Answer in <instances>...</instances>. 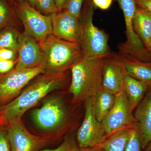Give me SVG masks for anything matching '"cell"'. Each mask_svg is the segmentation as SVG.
<instances>
[{
    "label": "cell",
    "instance_id": "1",
    "mask_svg": "<svg viewBox=\"0 0 151 151\" xmlns=\"http://www.w3.org/2000/svg\"><path fill=\"white\" fill-rule=\"evenodd\" d=\"M66 78V72H45L38 76L14 100L0 108V121L3 127L22 119L26 112L36 106L49 94L60 89Z\"/></svg>",
    "mask_w": 151,
    "mask_h": 151
},
{
    "label": "cell",
    "instance_id": "2",
    "mask_svg": "<svg viewBox=\"0 0 151 151\" xmlns=\"http://www.w3.org/2000/svg\"><path fill=\"white\" fill-rule=\"evenodd\" d=\"M105 58L83 57L71 68V80L68 91L72 96V105H79L95 97L102 87Z\"/></svg>",
    "mask_w": 151,
    "mask_h": 151
},
{
    "label": "cell",
    "instance_id": "3",
    "mask_svg": "<svg viewBox=\"0 0 151 151\" xmlns=\"http://www.w3.org/2000/svg\"><path fill=\"white\" fill-rule=\"evenodd\" d=\"M70 108L65 97L60 94L47 96L40 108L32 112L31 117L35 127L45 135L56 138L68 129L71 122Z\"/></svg>",
    "mask_w": 151,
    "mask_h": 151
},
{
    "label": "cell",
    "instance_id": "4",
    "mask_svg": "<svg viewBox=\"0 0 151 151\" xmlns=\"http://www.w3.org/2000/svg\"><path fill=\"white\" fill-rule=\"evenodd\" d=\"M39 43L40 66L45 72H66L83 58L78 43L63 40L52 34Z\"/></svg>",
    "mask_w": 151,
    "mask_h": 151
},
{
    "label": "cell",
    "instance_id": "5",
    "mask_svg": "<svg viewBox=\"0 0 151 151\" xmlns=\"http://www.w3.org/2000/svg\"><path fill=\"white\" fill-rule=\"evenodd\" d=\"M94 4L91 0H86L80 18L81 31L78 44L83 57H106L112 53L108 45L109 35L93 23Z\"/></svg>",
    "mask_w": 151,
    "mask_h": 151
},
{
    "label": "cell",
    "instance_id": "6",
    "mask_svg": "<svg viewBox=\"0 0 151 151\" xmlns=\"http://www.w3.org/2000/svg\"><path fill=\"white\" fill-rule=\"evenodd\" d=\"M45 72L40 66L31 69L14 67L7 73H0V108L14 100L33 79Z\"/></svg>",
    "mask_w": 151,
    "mask_h": 151
},
{
    "label": "cell",
    "instance_id": "7",
    "mask_svg": "<svg viewBox=\"0 0 151 151\" xmlns=\"http://www.w3.org/2000/svg\"><path fill=\"white\" fill-rule=\"evenodd\" d=\"M122 9L126 26V40L118 46L119 52L146 62H151L148 52L133 27V19L137 5L135 0H116Z\"/></svg>",
    "mask_w": 151,
    "mask_h": 151
},
{
    "label": "cell",
    "instance_id": "8",
    "mask_svg": "<svg viewBox=\"0 0 151 151\" xmlns=\"http://www.w3.org/2000/svg\"><path fill=\"white\" fill-rule=\"evenodd\" d=\"M94 102V97L84 102V118L76 134V140L79 149L101 147L108 138L103 123L95 116Z\"/></svg>",
    "mask_w": 151,
    "mask_h": 151
},
{
    "label": "cell",
    "instance_id": "9",
    "mask_svg": "<svg viewBox=\"0 0 151 151\" xmlns=\"http://www.w3.org/2000/svg\"><path fill=\"white\" fill-rule=\"evenodd\" d=\"M4 127L11 151H40L55 139L47 135L33 134L25 126L22 119L11 122Z\"/></svg>",
    "mask_w": 151,
    "mask_h": 151
},
{
    "label": "cell",
    "instance_id": "10",
    "mask_svg": "<svg viewBox=\"0 0 151 151\" xmlns=\"http://www.w3.org/2000/svg\"><path fill=\"white\" fill-rule=\"evenodd\" d=\"M133 112L123 84L120 91L116 94L114 105L102 122L108 137L119 131L132 128L137 124Z\"/></svg>",
    "mask_w": 151,
    "mask_h": 151
},
{
    "label": "cell",
    "instance_id": "11",
    "mask_svg": "<svg viewBox=\"0 0 151 151\" xmlns=\"http://www.w3.org/2000/svg\"><path fill=\"white\" fill-rule=\"evenodd\" d=\"M17 12L24 26V32L38 42L40 43L52 34L51 17L42 14L28 3H20Z\"/></svg>",
    "mask_w": 151,
    "mask_h": 151
},
{
    "label": "cell",
    "instance_id": "12",
    "mask_svg": "<svg viewBox=\"0 0 151 151\" xmlns=\"http://www.w3.org/2000/svg\"><path fill=\"white\" fill-rule=\"evenodd\" d=\"M52 34L63 40L78 43L81 31L80 19L64 11L51 14Z\"/></svg>",
    "mask_w": 151,
    "mask_h": 151
},
{
    "label": "cell",
    "instance_id": "13",
    "mask_svg": "<svg viewBox=\"0 0 151 151\" xmlns=\"http://www.w3.org/2000/svg\"><path fill=\"white\" fill-rule=\"evenodd\" d=\"M17 53L15 67L26 69L41 67V52L39 42L25 32L20 35Z\"/></svg>",
    "mask_w": 151,
    "mask_h": 151
},
{
    "label": "cell",
    "instance_id": "14",
    "mask_svg": "<svg viewBox=\"0 0 151 151\" xmlns=\"http://www.w3.org/2000/svg\"><path fill=\"white\" fill-rule=\"evenodd\" d=\"M127 74L121 61L113 53L106 57L103 65L102 86L116 94L122 88Z\"/></svg>",
    "mask_w": 151,
    "mask_h": 151
},
{
    "label": "cell",
    "instance_id": "15",
    "mask_svg": "<svg viewBox=\"0 0 151 151\" xmlns=\"http://www.w3.org/2000/svg\"><path fill=\"white\" fill-rule=\"evenodd\" d=\"M134 111L144 149L151 140V86Z\"/></svg>",
    "mask_w": 151,
    "mask_h": 151
},
{
    "label": "cell",
    "instance_id": "16",
    "mask_svg": "<svg viewBox=\"0 0 151 151\" xmlns=\"http://www.w3.org/2000/svg\"><path fill=\"white\" fill-rule=\"evenodd\" d=\"M131 77L151 86V62H146L121 52L113 53Z\"/></svg>",
    "mask_w": 151,
    "mask_h": 151
},
{
    "label": "cell",
    "instance_id": "17",
    "mask_svg": "<svg viewBox=\"0 0 151 151\" xmlns=\"http://www.w3.org/2000/svg\"><path fill=\"white\" fill-rule=\"evenodd\" d=\"M133 27L148 51L151 41V14L137 6L133 19Z\"/></svg>",
    "mask_w": 151,
    "mask_h": 151
},
{
    "label": "cell",
    "instance_id": "18",
    "mask_svg": "<svg viewBox=\"0 0 151 151\" xmlns=\"http://www.w3.org/2000/svg\"><path fill=\"white\" fill-rule=\"evenodd\" d=\"M150 86L146 83L133 78L127 73L126 74L123 88L133 111L142 100Z\"/></svg>",
    "mask_w": 151,
    "mask_h": 151
},
{
    "label": "cell",
    "instance_id": "19",
    "mask_svg": "<svg viewBox=\"0 0 151 151\" xmlns=\"http://www.w3.org/2000/svg\"><path fill=\"white\" fill-rule=\"evenodd\" d=\"M116 94L101 87L94 97V110L95 116L99 122L111 111L116 101Z\"/></svg>",
    "mask_w": 151,
    "mask_h": 151
},
{
    "label": "cell",
    "instance_id": "20",
    "mask_svg": "<svg viewBox=\"0 0 151 151\" xmlns=\"http://www.w3.org/2000/svg\"><path fill=\"white\" fill-rule=\"evenodd\" d=\"M131 128L121 130L109 136L101 147L104 151H125Z\"/></svg>",
    "mask_w": 151,
    "mask_h": 151
},
{
    "label": "cell",
    "instance_id": "21",
    "mask_svg": "<svg viewBox=\"0 0 151 151\" xmlns=\"http://www.w3.org/2000/svg\"><path fill=\"white\" fill-rule=\"evenodd\" d=\"M19 36L18 32L13 28H5L0 31V48L9 49L17 52Z\"/></svg>",
    "mask_w": 151,
    "mask_h": 151
},
{
    "label": "cell",
    "instance_id": "22",
    "mask_svg": "<svg viewBox=\"0 0 151 151\" xmlns=\"http://www.w3.org/2000/svg\"><path fill=\"white\" fill-rule=\"evenodd\" d=\"M140 132L137 123L130 129L129 141L125 151H143Z\"/></svg>",
    "mask_w": 151,
    "mask_h": 151
},
{
    "label": "cell",
    "instance_id": "23",
    "mask_svg": "<svg viewBox=\"0 0 151 151\" xmlns=\"http://www.w3.org/2000/svg\"><path fill=\"white\" fill-rule=\"evenodd\" d=\"M75 136L69 134L58 147L53 149H42L40 151H79Z\"/></svg>",
    "mask_w": 151,
    "mask_h": 151
},
{
    "label": "cell",
    "instance_id": "24",
    "mask_svg": "<svg viewBox=\"0 0 151 151\" xmlns=\"http://www.w3.org/2000/svg\"><path fill=\"white\" fill-rule=\"evenodd\" d=\"M12 19L10 10L5 0H0V31L9 27Z\"/></svg>",
    "mask_w": 151,
    "mask_h": 151
},
{
    "label": "cell",
    "instance_id": "25",
    "mask_svg": "<svg viewBox=\"0 0 151 151\" xmlns=\"http://www.w3.org/2000/svg\"><path fill=\"white\" fill-rule=\"evenodd\" d=\"M85 0H66L63 9L64 11L80 19L82 5Z\"/></svg>",
    "mask_w": 151,
    "mask_h": 151
},
{
    "label": "cell",
    "instance_id": "26",
    "mask_svg": "<svg viewBox=\"0 0 151 151\" xmlns=\"http://www.w3.org/2000/svg\"><path fill=\"white\" fill-rule=\"evenodd\" d=\"M35 6L42 12L46 14L59 12L54 0H37Z\"/></svg>",
    "mask_w": 151,
    "mask_h": 151
},
{
    "label": "cell",
    "instance_id": "27",
    "mask_svg": "<svg viewBox=\"0 0 151 151\" xmlns=\"http://www.w3.org/2000/svg\"><path fill=\"white\" fill-rule=\"evenodd\" d=\"M0 151H11L7 132L4 127L0 131Z\"/></svg>",
    "mask_w": 151,
    "mask_h": 151
},
{
    "label": "cell",
    "instance_id": "28",
    "mask_svg": "<svg viewBox=\"0 0 151 151\" xmlns=\"http://www.w3.org/2000/svg\"><path fill=\"white\" fill-rule=\"evenodd\" d=\"M17 60H9L0 58V73H5L11 71L16 65Z\"/></svg>",
    "mask_w": 151,
    "mask_h": 151
},
{
    "label": "cell",
    "instance_id": "29",
    "mask_svg": "<svg viewBox=\"0 0 151 151\" xmlns=\"http://www.w3.org/2000/svg\"><path fill=\"white\" fill-rule=\"evenodd\" d=\"M17 52L6 48H0V58L9 60H17Z\"/></svg>",
    "mask_w": 151,
    "mask_h": 151
},
{
    "label": "cell",
    "instance_id": "30",
    "mask_svg": "<svg viewBox=\"0 0 151 151\" xmlns=\"http://www.w3.org/2000/svg\"><path fill=\"white\" fill-rule=\"evenodd\" d=\"M95 6L102 10H107L112 4L113 0H91Z\"/></svg>",
    "mask_w": 151,
    "mask_h": 151
},
{
    "label": "cell",
    "instance_id": "31",
    "mask_svg": "<svg viewBox=\"0 0 151 151\" xmlns=\"http://www.w3.org/2000/svg\"><path fill=\"white\" fill-rule=\"evenodd\" d=\"M137 6L151 14V0H135Z\"/></svg>",
    "mask_w": 151,
    "mask_h": 151
},
{
    "label": "cell",
    "instance_id": "32",
    "mask_svg": "<svg viewBox=\"0 0 151 151\" xmlns=\"http://www.w3.org/2000/svg\"><path fill=\"white\" fill-rule=\"evenodd\" d=\"M55 5L59 12L63 9L66 0H54Z\"/></svg>",
    "mask_w": 151,
    "mask_h": 151
},
{
    "label": "cell",
    "instance_id": "33",
    "mask_svg": "<svg viewBox=\"0 0 151 151\" xmlns=\"http://www.w3.org/2000/svg\"><path fill=\"white\" fill-rule=\"evenodd\" d=\"M79 151H104L100 147H88L85 148L80 149Z\"/></svg>",
    "mask_w": 151,
    "mask_h": 151
},
{
    "label": "cell",
    "instance_id": "34",
    "mask_svg": "<svg viewBox=\"0 0 151 151\" xmlns=\"http://www.w3.org/2000/svg\"><path fill=\"white\" fill-rule=\"evenodd\" d=\"M143 151H151V140L146 146L143 149Z\"/></svg>",
    "mask_w": 151,
    "mask_h": 151
},
{
    "label": "cell",
    "instance_id": "35",
    "mask_svg": "<svg viewBox=\"0 0 151 151\" xmlns=\"http://www.w3.org/2000/svg\"><path fill=\"white\" fill-rule=\"evenodd\" d=\"M36 1L37 0H28V3L30 5L33 7L35 6Z\"/></svg>",
    "mask_w": 151,
    "mask_h": 151
},
{
    "label": "cell",
    "instance_id": "36",
    "mask_svg": "<svg viewBox=\"0 0 151 151\" xmlns=\"http://www.w3.org/2000/svg\"><path fill=\"white\" fill-rule=\"evenodd\" d=\"M148 52L149 54L150 55V56L151 58V41L150 45V48H149L148 50Z\"/></svg>",
    "mask_w": 151,
    "mask_h": 151
},
{
    "label": "cell",
    "instance_id": "37",
    "mask_svg": "<svg viewBox=\"0 0 151 151\" xmlns=\"http://www.w3.org/2000/svg\"><path fill=\"white\" fill-rule=\"evenodd\" d=\"M4 127L2 125L1 123V121H0V131L1 129H2Z\"/></svg>",
    "mask_w": 151,
    "mask_h": 151
}]
</instances>
